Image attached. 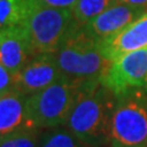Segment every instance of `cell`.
<instances>
[{"mask_svg": "<svg viewBox=\"0 0 147 147\" xmlns=\"http://www.w3.org/2000/svg\"><path fill=\"white\" fill-rule=\"evenodd\" d=\"M117 94L100 81L86 82L65 125L88 147L109 146V125Z\"/></svg>", "mask_w": 147, "mask_h": 147, "instance_id": "6da1fadb", "label": "cell"}, {"mask_svg": "<svg viewBox=\"0 0 147 147\" xmlns=\"http://www.w3.org/2000/svg\"><path fill=\"white\" fill-rule=\"evenodd\" d=\"M53 54L61 75L81 85L100 81L112 63L103 55L98 40L77 21Z\"/></svg>", "mask_w": 147, "mask_h": 147, "instance_id": "7a4b0ae2", "label": "cell"}, {"mask_svg": "<svg viewBox=\"0 0 147 147\" xmlns=\"http://www.w3.org/2000/svg\"><path fill=\"white\" fill-rule=\"evenodd\" d=\"M147 146V92L144 87L117 94L109 125V147Z\"/></svg>", "mask_w": 147, "mask_h": 147, "instance_id": "3957f363", "label": "cell"}, {"mask_svg": "<svg viewBox=\"0 0 147 147\" xmlns=\"http://www.w3.org/2000/svg\"><path fill=\"white\" fill-rule=\"evenodd\" d=\"M82 85L61 76L50 86L28 96L27 112L32 126L43 130L65 125Z\"/></svg>", "mask_w": 147, "mask_h": 147, "instance_id": "277c9868", "label": "cell"}, {"mask_svg": "<svg viewBox=\"0 0 147 147\" xmlns=\"http://www.w3.org/2000/svg\"><path fill=\"white\" fill-rule=\"evenodd\" d=\"M72 10L40 5L32 0L22 24L34 55L54 53L75 24Z\"/></svg>", "mask_w": 147, "mask_h": 147, "instance_id": "5b68a950", "label": "cell"}, {"mask_svg": "<svg viewBox=\"0 0 147 147\" xmlns=\"http://www.w3.org/2000/svg\"><path fill=\"white\" fill-rule=\"evenodd\" d=\"M147 81V47L136 49L110 63L100 82L113 93L145 87Z\"/></svg>", "mask_w": 147, "mask_h": 147, "instance_id": "8992f818", "label": "cell"}, {"mask_svg": "<svg viewBox=\"0 0 147 147\" xmlns=\"http://www.w3.org/2000/svg\"><path fill=\"white\" fill-rule=\"evenodd\" d=\"M53 53L38 54L13 75V90L31 96L61 77Z\"/></svg>", "mask_w": 147, "mask_h": 147, "instance_id": "52a82bcc", "label": "cell"}, {"mask_svg": "<svg viewBox=\"0 0 147 147\" xmlns=\"http://www.w3.org/2000/svg\"><path fill=\"white\" fill-rule=\"evenodd\" d=\"M99 47L109 61L129 52L147 47V11L118 33L100 40Z\"/></svg>", "mask_w": 147, "mask_h": 147, "instance_id": "ba28073f", "label": "cell"}, {"mask_svg": "<svg viewBox=\"0 0 147 147\" xmlns=\"http://www.w3.org/2000/svg\"><path fill=\"white\" fill-rule=\"evenodd\" d=\"M145 12L146 11L142 9H137L123 3H115L88 24H86L85 28L90 36L100 42L125 28Z\"/></svg>", "mask_w": 147, "mask_h": 147, "instance_id": "9c48e42d", "label": "cell"}, {"mask_svg": "<svg viewBox=\"0 0 147 147\" xmlns=\"http://www.w3.org/2000/svg\"><path fill=\"white\" fill-rule=\"evenodd\" d=\"M36 57L22 27L0 31V65L12 75Z\"/></svg>", "mask_w": 147, "mask_h": 147, "instance_id": "30bf717a", "label": "cell"}, {"mask_svg": "<svg viewBox=\"0 0 147 147\" xmlns=\"http://www.w3.org/2000/svg\"><path fill=\"white\" fill-rule=\"evenodd\" d=\"M27 97L16 90L0 94V137L32 126L27 112Z\"/></svg>", "mask_w": 147, "mask_h": 147, "instance_id": "8fae6325", "label": "cell"}, {"mask_svg": "<svg viewBox=\"0 0 147 147\" xmlns=\"http://www.w3.org/2000/svg\"><path fill=\"white\" fill-rule=\"evenodd\" d=\"M32 0H0V31L22 27Z\"/></svg>", "mask_w": 147, "mask_h": 147, "instance_id": "7c38bea8", "label": "cell"}, {"mask_svg": "<svg viewBox=\"0 0 147 147\" xmlns=\"http://www.w3.org/2000/svg\"><path fill=\"white\" fill-rule=\"evenodd\" d=\"M38 147H88L66 126L43 129Z\"/></svg>", "mask_w": 147, "mask_h": 147, "instance_id": "4fadbf2b", "label": "cell"}, {"mask_svg": "<svg viewBox=\"0 0 147 147\" xmlns=\"http://www.w3.org/2000/svg\"><path fill=\"white\" fill-rule=\"evenodd\" d=\"M115 3L117 0H77L72 13L79 24L86 25Z\"/></svg>", "mask_w": 147, "mask_h": 147, "instance_id": "5bb4252c", "label": "cell"}, {"mask_svg": "<svg viewBox=\"0 0 147 147\" xmlns=\"http://www.w3.org/2000/svg\"><path fill=\"white\" fill-rule=\"evenodd\" d=\"M42 129L25 127L0 137V147H38Z\"/></svg>", "mask_w": 147, "mask_h": 147, "instance_id": "9a60e30c", "label": "cell"}, {"mask_svg": "<svg viewBox=\"0 0 147 147\" xmlns=\"http://www.w3.org/2000/svg\"><path fill=\"white\" fill-rule=\"evenodd\" d=\"M11 90H13V75L7 69L0 65V94Z\"/></svg>", "mask_w": 147, "mask_h": 147, "instance_id": "2e32d148", "label": "cell"}, {"mask_svg": "<svg viewBox=\"0 0 147 147\" xmlns=\"http://www.w3.org/2000/svg\"><path fill=\"white\" fill-rule=\"evenodd\" d=\"M40 5L50 6V7H58V9H69L72 10L76 5L77 0H36Z\"/></svg>", "mask_w": 147, "mask_h": 147, "instance_id": "e0dca14e", "label": "cell"}, {"mask_svg": "<svg viewBox=\"0 0 147 147\" xmlns=\"http://www.w3.org/2000/svg\"><path fill=\"white\" fill-rule=\"evenodd\" d=\"M117 1L147 11V0H117Z\"/></svg>", "mask_w": 147, "mask_h": 147, "instance_id": "ac0fdd59", "label": "cell"}, {"mask_svg": "<svg viewBox=\"0 0 147 147\" xmlns=\"http://www.w3.org/2000/svg\"><path fill=\"white\" fill-rule=\"evenodd\" d=\"M144 88H145V91L147 92V81H146V84H145V87H144Z\"/></svg>", "mask_w": 147, "mask_h": 147, "instance_id": "d6986e66", "label": "cell"}, {"mask_svg": "<svg viewBox=\"0 0 147 147\" xmlns=\"http://www.w3.org/2000/svg\"><path fill=\"white\" fill-rule=\"evenodd\" d=\"M103 147H109V146H103Z\"/></svg>", "mask_w": 147, "mask_h": 147, "instance_id": "ffe728a7", "label": "cell"}, {"mask_svg": "<svg viewBox=\"0 0 147 147\" xmlns=\"http://www.w3.org/2000/svg\"><path fill=\"white\" fill-rule=\"evenodd\" d=\"M146 147H147V146H146Z\"/></svg>", "mask_w": 147, "mask_h": 147, "instance_id": "44dd1931", "label": "cell"}]
</instances>
